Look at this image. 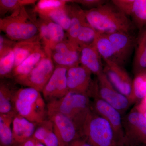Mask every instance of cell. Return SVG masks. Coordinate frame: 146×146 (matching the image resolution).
Wrapping results in <instances>:
<instances>
[{
    "label": "cell",
    "mask_w": 146,
    "mask_h": 146,
    "mask_svg": "<svg viewBox=\"0 0 146 146\" xmlns=\"http://www.w3.org/2000/svg\"><path fill=\"white\" fill-rule=\"evenodd\" d=\"M88 23L97 31L110 33L124 32L132 33L136 28L130 18L111 2L85 10Z\"/></svg>",
    "instance_id": "6da1fadb"
},
{
    "label": "cell",
    "mask_w": 146,
    "mask_h": 146,
    "mask_svg": "<svg viewBox=\"0 0 146 146\" xmlns=\"http://www.w3.org/2000/svg\"><path fill=\"white\" fill-rule=\"evenodd\" d=\"M90 97L86 94L69 91L60 99L47 104L48 112L61 113L70 118L81 133L92 109Z\"/></svg>",
    "instance_id": "7a4b0ae2"
},
{
    "label": "cell",
    "mask_w": 146,
    "mask_h": 146,
    "mask_svg": "<svg viewBox=\"0 0 146 146\" xmlns=\"http://www.w3.org/2000/svg\"><path fill=\"white\" fill-rule=\"evenodd\" d=\"M40 93L33 88L26 87L18 89L14 97L15 112L37 125L48 119L47 104Z\"/></svg>",
    "instance_id": "3957f363"
},
{
    "label": "cell",
    "mask_w": 146,
    "mask_h": 146,
    "mask_svg": "<svg viewBox=\"0 0 146 146\" xmlns=\"http://www.w3.org/2000/svg\"><path fill=\"white\" fill-rule=\"evenodd\" d=\"M0 29L7 37L16 42L39 36L35 19L30 16L25 7L0 18Z\"/></svg>",
    "instance_id": "277c9868"
},
{
    "label": "cell",
    "mask_w": 146,
    "mask_h": 146,
    "mask_svg": "<svg viewBox=\"0 0 146 146\" xmlns=\"http://www.w3.org/2000/svg\"><path fill=\"white\" fill-rule=\"evenodd\" d=\"M82 137L93 146H120L110 124L92 110L84 126Z\"/></svg>",
    "instance_id": "5b68a950"
},
{
    "label": "cell",
    "mask_w": 146,
    "mask_h": 146,
    "mask_svg": "<svg viewBox=\"0 0 146 146\" xmlns=\"http://www.w3.org/2000/svg\"><path fill=\"white\" fill-rule=\"evenodd\" d=\"M96 77L89 97L99 98L124 116L133 103L115 89L104 73Z\"/></svg>",
    "instance_id": "8992f818"
},
{
    "label": "cell",
    "mask_w": 146,
    "mask_h": 146,
    "mask_svg": "<svg viewBox=\"0 0 146 146\" xmlns=\"http://www.w3.org/2000/svg\"><path fill=\"white\" fill-rule=\"evenodd\" d=\"M125 146H146V117L133 109L123 117Z\"/></svg>",
    "instance_id": "52a82bcc"
},
{
    "label": "cell",
    "mask_w": 146,
    "mask_h": 146,
    "mask_svg": "<svg viewBox=\"0 0 146 146\" xmlns=\"http://www.w3.org/2000/svg\"><path fill=\"white\" fill-rule=\"evenodd\" d=\"M45 54L29 74L18 84L42 92L54 70V63L50 49L44 47Z\"/></svg>",
    "instance_id": "ba28073f"
},
{
    "label": "cell",
    "mask_w": 146,
    "mask_h": 146,
    "mask_svg": "<svg viewBox=\"0 0 146 146\" xmlns=\"http://www.w3.org/2000/svg\"><path fill=\"white\" fill-rule=\"evenodd\" d=\"M104 73L112 85L134 103L136 101L133 81L123 67L113 62L105 63Z\"/></svg>",
    "instance_id": "9c48e42d"
},
{
    "label": "cell",
    "mask_w": 146,
    "mask_h": 146,
    "mask_svg": "<svg viewBox=\"0 0 146 146\" xmlns=\"http://www.w3.org/2000/svg\"><path fill=\"white\" fill-rule=\"evenodd\" d=\"M91 109L110 124L120 146H124L125 133L123 125V116L118 110L98 97H94Z\"/></svg>",
    "instance_id": "30bf717a"
},
{
    "label": "cell",
    "mask_w": 146,
    "mask_h": 146,
    "mask_svg": "<svg viewBox=\"0 0 146 146\" xmlns=\"http://www.w3.org/2000/svg\"><path fill=\"white\" fill-rule=\"evenodd\" d=\"M106 34L114 49L116 63L123 67L135 50L136 37L132 33L124 32Z\"/></svg>",
    "instance_id": "8fae6325"
},
{
    "label": "cell",
    "mask_w": 146,
    "mask_h": 146,
    "mask_svg": "<svg viewBox=\"0 0 146 146\" xmlns=\"http://www.w3.org/2000/svg\"><path fill=\"white\" fill-rule=\"evenodd\" d=\"M68 69L56 65L52 75L42 91L47 104L60 99L69 92L67 80Z\"/></svg>",
    "instance_id": "7c38bea8"
},
{
    "label": "cell",
    "mask_w": 146,
    "mask_h": 146,
    "mask_svg": "<svg viewBox=\"0 0 146 146\" xmlns=\"http://www.w3.org/2000/svg\"><path fill=\"white\" fill-rule=\"evenodd\" d=\"M48 115L52 122L55 132L65 146L82 137L78 128L70 118L58 112H48Z\"/></svg>",
    "instance_id": "4fadbf2b"
},
{
    "label": "cell",
    "mask_w": 146,
    "mask_h": 146,
    "mask_svg": "<svg viewBox=\"0 0 146 146\" xmlns=\"http://www.w3.org/2000/svg\"><path fill=\"white\" fill-rule=\"evenodd\" d=\"M92 74L80 65L68 68L67 74L68 91L86 94L89 97L94 83L91 78Z\"/></svg>",
    "instance_id": "5bb4252c"
},
{
    "label": "cell",
    "mask_w": 146,
    "mask_h": 146,
    "mask_svg": "<svg viewBox=\"0 0 146 146\" xmlns=\"http://www.w3.org/2000/svg\"><path fill=\"white\" fill-rule=\"evenodd\" d=\"M39 36L43 46L50 49L56 44L67 38L65 31L61 26L48 18L39 16L35 19Z\"/></svg>",
    "instance_id": "9a60e30c"
},
{
    "label": "cell",
    "mask_w": 146,
    "mask_h": 146,
    "mask_svg": "<svg viewBox=\"0 0 146 146\" xmlns=\"http://www.w3.org/2000/svg\"><path fill=\"white\" fill-rule=\"evenodd\" d=\"M111 2L128 17L136 28H146V0H112Z\"/></svg>",
    "instance_id": "2e32d148"
},
{
    "label": "cell",
    "mask_w": 146,
    "mask_h": 146,
    "mask_svg": "<svg viewBox=\"0 0 146 146\" xmlns=\"http://www.w3.org/2000/svg\"><path fill=\"white\" fill-rule=\"evenodd\" d=\"M102 59L94 44L80 47V65L96 76L104 73Z\"/></svg>",
    "instance_id": "e0dca14e"
},
{
    "label": "cell",
    "mask_w": 146,
    "mask_h": 146,
    "mask_svg": "<svg viewBox=\"0 0 146 146\" xmlns=\"http://www.w3.org/2000/svg\"><path fill=\"white\" fill-rule=\"evenodd\" d=\"M38 125L16 113L12 125L14 146L23 143L32 138Z\"/></svg>",
    "instance_id": "ac0fdd59"
},
{
    "label": "cell",
    "mask_w": 146,
    "mask_h": 146,
    "mask_svg": "<svg viewBox=\"0 0 146 146\" xmlns=\"http://www.w3.org/2000/svg\"><path fill=\"white\" fill-rule=\"evenodd\" d=\"M67 9L71 19V23L69 29L66 32V36L70 41L76 43L77 38L80 29L87 21L85 10L77 4L71 2L70 1L67 4Z\"/></svg>",
    "instance_id": "d6986e66"
},
{
    "label": "cell",
    "mask_w": 146,
    "mask_h": 146,
    "mask_svg": "<svg viewBox=\"0 0 146 146\" xmlns=\"http://www.w3.org/2000/svg\"><path fill=\"white\" fill-rule=\"evenodd\" d=\"M33 137L45 146H65L55 132L48 118L38 125Z\"/></svg>",
    "instance_id": "ffe728a7"
},
{
    "label": "cell",
    "mask_w": 146,
    "mask_h": 146,
    "mask_svg": "<svg viewBox=\"0 0 146 146\" xmlns=\"http://www.w3.org/2000/svg\"><path fill=\"white\" fill-rule=\"evenodd\" d=\"M132 70L134 75L146 72V28L139 30L136 37Z\"/></svg>",
    "instance_id": "44dd1931"
},
{
    "label": "cell",
    "mask_w": 146,
    "mask_h": 146,
    "mask_svg": "<svg viewBox=\"0 0 146 146\" xmlns=\"http://www.w3.org/2000/svg\"><path fill=\"white\" fill-rule=\"evenodd\" d=\"M44 54L45 50L43 47L32 54L21 64L14 68L11 77L16 83H18L29 74Z\"/></svg>",
    "instance_id": "7402d4cb"
},
{
    "label": "cell",
    "mask_w": 146,
    "mask_h": 146,
    "mask_svg": "<svg viewBox=\"0 0 146 146\" xmlns=\"http://www.w3.org/2000/svg\"><path fill=\"white\" fill-rule=\"evenodd\" d=\"M43 47L39 36L31 40L16 42L13 48L15 56L14 68L21 64L32 54Z\"/></svg>",
    "instance_id": "603a6c76"
},
{
    "label": "cell",
    "mask_w": 146,
    "mask_h": 146,
    "mask_svg": "<svg viewBox=\"0 0 146 146\" xmlns=\"http://www.w3.org/2000/svg\"><path fill=\"white\" fill-rule=\"evenodd\" d=\"M18 89L13 84L5 80H1L0 83V114L15 112L14 97Z\"/></svg>",
    "instance_id": "cb8c5ba5"
},
{
    "label": "cell",
    "mask_w": 146,
    "mask_h": 146,
    "mask_svg": "<svg viewBox=\"0 0 146 146\" xmlns=\"http://www.w3.org/2000/svg\"><path fill=\"white\" fill-rule=\"evenodd\" d=\"M16 112L0 114V144L1 146H14L12 122Z\"/></svg>",
    "instance_id": "d4e9b609"
},
{
    "label": "cell",
    "mask_w": 146,
    "mask_h": 146,
    "mask_svg": "<svg viewBox=\"0 0 146 146\" xmlns=\"http://www.w3.org/2000/svg\"><path fill=\"white\" fill-rule=\"evenodd\" d=\"M94 44L105 63H117L114 49L106 33L98 32Z\"/></svg>",
    "instance_id": "484cf974"
},
{
    "label": "cell",
    "mask_w": 146,
    "mask_h": 146,
    "mask_svg": "<svg viewBox=\"0 0 146 146\" xmlns=\"http://www.w3.org/2000/svg\"><path fill=\"white\" fill-rule=\"evenodd\" d=\"M80 50H76L62 54L51 51L52 58L56 65L69 68L80 65Z\"/></svg>",
    "instance_id": "4316f807"
},
{
    "label": "cell",
    "mask_w": 146,
    "mask_h": 146,
    "mask_svg": "<svg viewBox=\"0 0 146 146\" xmlns=\"http://www.w3.org/2000/svg\"><path fill=\"white\" fill-rule=\"evenodd\" d=\"M67 5L54 9L42 18L49 19L62 27L67 32L71 23V19L67 11Z\"/></svg>",
    "instance_id": "83f0119b"
},
{
    "label": "cell",
    "mask_w": 146,
    "mask_h": 146,
    "mask_svg": "<svg viewBox=\"0 0 146 146\" xmlns=\"http://www.w3.org/2000/svg\"><path fill=\"white\" fill-rule=\"evenodd\" d=\"M70 1L66 0H41L37 2L34 12L41 17H44L52 11L66 5Z\"/></svg>",
    "instance_id": "f1b7e54d"
},
{
    "label": "cell",
    "mask_w": 146,
    "mask_h": 146,
    "mask_svg": "<svg viewBox=\"0 0 146 146\" xmlns=\"http://www.w3.org/2000/svg\"><path fill=\"white\" fill-rule=\"evenodd\" d=\"M98 31L91 26L87 21L80 29L76 39V43L80 47L94 44Z\"/></svg>",
    "instance_id": "f546056e"
},
{
    "label": "cell",
    "mask_w": 146,
    "mask_h": 146,
    "mask_svg": "<svg viewBox=\"0 0 146 146\" xmlns=\"http://www.w3.org/2000/svg\"><path fill=\"white\" fill-rule=\"evenodd\" d=\"M36 1L35 0H0V14L3 16L8 12L12 13Z\"/></svg>",
    "instance_id": "4dcf8cb0"
},
{
    "label": "cell",
    "mask_w": 146,
    "mask_h": 146,
    "mask_svg": "<svg viewBox=\"0 0 146 146\" xmlns=\"http://www.w3.org/2000/svg\"><path fill=\"white\" fill-rule=\"evenodd\" d=\"M15 66V56L13 50L0 57V76L5 79L11 76Z\"/></svg>",
    "instance_id": "1f68e13d"
},
{
    "label": "cell",
    "mask_w": 146,
    "mask_h": 146,
    "mask_svg": "<svg viewBox=\"0 0 146 146\" xmlns=\"http://www.w3.org/2000/svg\"><path fill=\"white\" fill-rule=\"evenodd\" d=\"M133 89L136 101L144 98L146 96V72L134 75Z\"/></svg>",
    "instance_id": "d6a6232c"
},
{
    "label": "cell",
    "mask_w": 146,
    "mask_h": 146,
    "mask_svg": "<svg viewBox=\"0 0 146 146\" xmlns=\"http://www.w3.org/2000/svg\"><path fill=\"white\" fill-rule=\"evenodd\" d=\"M50 50L52 52L62 54L80 50V47L76 43L70 41L67 38L56 44Z\"/></svg>",
    "instance_id": "836d02e7"
},
{
    "label": "cell",
    "mask_w": 146,
    "mask_h": 146,
    "mask_svg": "<svg viewBox=\"0 0 146 146\" xmlns=\"http://www.w3.org/2000/svg\"><path fill=\"white\" fill-rule=\"evenodd\" d=\"M16 42L9 38L5 35H0V57L5 55L13 50Z\"/></svg>",
    "instance_id": "e575fe53"
},
{
    "label": "cell",
    "mask_w": 146,
    "mask_h": 146,
    "mask_svg": "<svg viewBox=\"0 0 146 146\" xmlns=\"http://www.w3.org/2000/svg\"><path fill=\"white\" fill-rule=\"evenodd\" d=\"M71 2L75 3L89 8V9L97 8L107 2L104 0H77L70 1Z\"/></svg>",
    "instance_id": "d590c367"
},
{
    "label": "cell",
    "mask_w": 146,
    "mask_h": 146,
    "mask_svg": "<svg viewBox=\"0 0 146 146\" xmlns=\"http://www.w3.org/2000/svg\"><path fill=\"white\" fill-rule=\"evenodd\" d=\"M67 146H93L83 137L76 139Z\"/></svg>",
    "instance_id": "8d00e7d4"
},
{
    "label": "cell",
    "mask_w": 146,
    "mask_h": 146,
    "mask_svg": "<svg viewBox=\"0 0 146 146\" xmlns=\"http://www.w3.org/2000/svg\"><path fill=\"white\" fill-rule=\"evenodd\" d=\"M16 146H45L33 137L29 138L23 143Z\"/></svg>",
    "instance_id": "74e56055"
},
{
    "label": "cell",
    "mask_w": 146,
    "mask_h": 146,
    "mask_svg": "<svg viewBox=\"0 0 146 146\" xmlns=\"http://www.w3.org/2000/svg\"><path fill=\"white\" fill-rule=\"evenodd\" d=\"M135 146H146L143 145H141Z\"/></svg>",
    "instance_id": "f35d334b"
}]
</instances>
